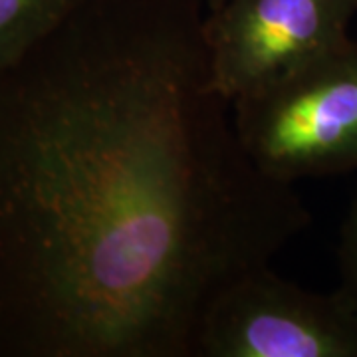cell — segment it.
I'll list each match as a JSON object with an SVG mask.
<instances>
[{
    "mask_svg": "<svg viewBox=\"0 0 357 357\" xmlns=\"http://www.w3.org/2000/svg\"><path fill=\"white\" fill-rule=\"evenodd\" d=\"M203 0H86L0 70V351L197 357L218 292L310 225L248 155Z\"/></svg>",
    "mask_w": 357,
    "mask_h": 357,
    "instance_id": "6da1fadb",
    "label": "cell"
},
{
    "mask_svg": "<svg viewBox=\"0 0 357 357\" xmlns=\"http://www.w3.org/2000/svg\"><path fill=\"white\" fill-rule=\"evenodd\" d=\"M238 137L270 177L357 171V42L232 102Z\"/></svg>",
    "mask_w": 357,
    "mask_h": 357,
    "instance_id": "7a4b0ae2",
    "label": "cell"
},
{
    "mask_svg": "<svg viewBox=\"0 0 357 357\" xmlns=\"http://www.w3.org/2000/svg\"><path fill=\"white\" fill-rule=\"evenodd\" d=\"M197 357H357V304L314 292L270 264L238 276L204 314Z\"/></svg>",
    "mask_w": 357,
    "mask_h": 357,
    "instance_id": "3957f363",
    "label": "cell"
},
{
    "mask_svg": "<svg viewBox=\"0 0 357 357\" xmlns=\"http://www.w3.org/2000/svg\"><path fill=\"white\" fill-rule=\"evenodd\" d=\"M357 0H225L204 14L215 84L230 103L351 42Z\"/></svg>",
    "mask_w": 357,
    "mask_h": 357,
    "instance_id": "277c9868",
    "label": "cell"
},
{
    "mask_svg": "<svg viewBox=\"0 0 357 357\" xmlns=\"http://www.w3.org/2000/svg\"><path fill=\"white\" fill-rule=\"evenodd\" d=\"M86 0H0V70L28 52L76 13Z\"/></svg>",
    "mask_w": 357,
    "mask_h": 357,
    "instance_id": "5b68a950",
    "label": "cell"
},
{
    "mask_svg": "<svg viewBox=\"0 0 357 357\" xmlns=\"http://www.w3.org/2000/svg\"><path fill=\"white\" fill-rule=\"evenodd\" d=\"M337 262L342 274V288L357 304V192L347 208V215L340 230Z\"/></svg>",
    "mask_w": 357,
    "mask_h": 357,
    "instance_id": "8992f818",
    "label": "cell"
},
{
    "mask_svg": "<svg viewBox=\"0 0 357 357\" xmlns=\"http://www.w3.org/2000/svg\"><path fill=\"white\" fill-rule=\"evenodd\" d=\"M222 2H225V0H204V4H206V10H215V8H218Z\"/></svg>",
    "mask_w": 357,
    "mask_h": 357,
    "instance_id": "52a82bcc",
    "label": "cell"
}]
</instances>
